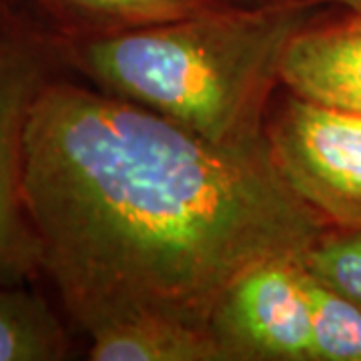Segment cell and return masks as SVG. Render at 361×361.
<instances>
[{"label":"cell","instance_id":"cell-1","mask_svg":"<svg viewBox=\"0 0 361 361\" xmlns=\"http://www.w3.org/2000/svg\"><path fill=\"white\" fill-rule=\"evenodd\" d=\"M23 203L71 327L159 315L209 331L247 269L327 223L263 147H221L139 104L52 78L30 111Z\"/></svg>","mask_w":361,"mask_h":361},{"label":"cell","instance_id":"cell-2","mask_svg":"<svg viewBox=\"0 0 361 361\" xmlns=\"http://www.w3.org/2000/svg\"><path fill=\"white\" fill-rule=\"evenodd\" d=\"M322 0L223 6L61 49L68 73L221 147L267 145L289 42Z\"/></svg>","mask_w":361,"mask_h":361},{"label":"cell","instance_id":"cell-3","mask_svg":"<svg viewBox=\"0 0 361 361\" xmlns=\"http://www.w3.org/2000/svg\"><path fill=\"white\" fill-rule=\"evenodd\" d=\"M271 157L295 195L334 227L361 229V115L293 92L267 116Z\"/></svg>","mask_w":361,"mask_h":361},{"label":"cell","instance_id":"cell-4","mask_svg":"<svg viewBox=\"0 0 361 361\" xmlns=\"http://www.w3.org/2000/svg\"><path fill=\"white\" fill-rule=\"evenodd\" d=\"M66 73L56 47L0 23V287L40 277L39 245L23 203V145L40 90Z\"/></svg>","mask_w":361,"mask_h":361},{"label":"cell","instance_id":"cell-5","mask_svg":"<svg viewBox=\"0 0 361 361\" xmlns=\"http://www.w3.org/2000/svg\"><path fill=\"white\" fill-rule=\"evenodd\" d=\"M225 361H311L301 253L261 261L223 293L209 322Z\"/></svg>","mask_w":361,"mask_h":361},{"label":"cell","instance_id":"cell-6","mask_svg":"<svg viewBox=\"0 0 361 361\" xmlns=\"http://www.w3.org/2000/svg\"><path fill=\"white\" fill-rule=\"evenodd\" d=\"M233 6L223 0H0V23L65 47Z\"/></svg>","mask_w":361,"mask_h":361},{"label":"cell","instance_id":"cell-7","mask_svg":"<svg viewBox=\"0 0 361 361\" xmlns=\"http://www.w3.org/2000/svg\"><path fill=\"white\" fill-rule=\"evenodd\" d=\"M285 90L311 103L361 115V13L327 6L289 42Z\"/></svg>","mask_w":361,"mask_h":361},{"label":"cell","instance_id":"cell-8","mask_svg":"<svg viewBox=\"0 0 361 361\" xmlns=\"http://www.w3.org/2000/svg\"><path fill=\"white\" fill-rule=\"evenodd\" d=\"M90 361H225L207 329L159 315H133L87 336Z\"/></svg>","mask_w":361,"mask_h":361},{"label":"cell","instance_id":"cell-9","mask_svg":"<svg viewBox=\"0 0 361 361\" xmlns=\"http://www.w3.org/2000/svg\"><path fill=\"white\" fill-rule=\"evenodd\" d=\"M71 323L32 283L0 287V361L75 357Z\"/></svg>","mask_w":361,"mask_h":361},{"label":"cell","instance_id":"cell-10","mask_svg":"<svg viewBox=\"0 0 361 361\" xmlns=\"http://www.w3.org/2000/svg\"><path fill=\"white\" fill-rule=\"evenodd\" d=\"M303 291L311 319V361H361V307L325 287L305 267Z\"/></svg>","mask_w":361,"mask_h":361},{"label":"cell","instance_id":"cell-11","mask_svg":"<svg viewBox=\"0 0 361 361\" xmlns=\"http://www.w3.org/2000/svg\"><path fill=\"white\" fill-rule=\"evenodd\" d=\"M305 271L361 307V229L327 225L301 253Z\"/></svg>","mask_w":361,"mask_h":361},{"label":"cell","instance_id":"cell-12","mask_svg":"<svg viewBox=\"0 0 361 361\" xmlns=\"http://www.w3.org/2000/svg\"><path fill=\"white\" fill-rule=\"evenodd\" d=\"M322 2L323 4H329V6H337V8L361 13V0H322Z\"/></svg>","mask_w":361,"mask_h":361},{"label":"cell","instance_id":"cell-13","mask_svg":"<svg viewBox=\"0 0 361 361\" xmlns=\"http://www.w3.org/2000/svg\"><path fill=\"white\" fill-rule=\"evenodd\" d=\"M227 4H233V6H259V4H265L269 0H223Z\"/></svg>","mask_w":361,"mask_h":361}]
</instances>
